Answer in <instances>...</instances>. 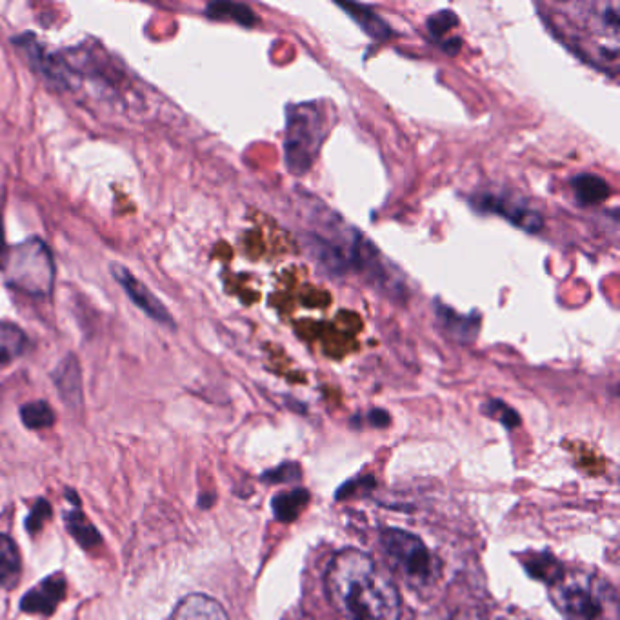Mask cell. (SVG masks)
I'll use <instances>...</instances> for the list:
<instances>
[{
  "mask_svg": "<svg viewBox=\"0 0 620 620\" xmlns=\"http://www.w3.org/2000/svg\"><path fill=\"white\" fill-rule=\"evenodd\" d=\"M173 620H230V617L217 600L193 593L180 600Z\"/></svg>",
  "mask_w": 620,
  "mask_h": 620,
  "instance_id": "cell-12",
  "label": "cell"
},
{
  "mask_svg": "<svg viewBox=\"0 0 620 620\" xmlns=\"http://www.w3.org/2000/svg\"><path fill=\"white\" fill-rule=\"evenodd\" d=\"M28 346L30 340L20 326L8 320H0V368L22 357Z\"/></svg>",
  "mask_w": 620,
  "mask_h": 620,
  "instance_id": "cell-15",
  "label": "cell"
},
{
  "mask_svg": "<svg viewBox=\"0 0 620 620\" xmlns=\"http://www.w3.org/2000/svg\"><path fill=\"white\" fill-rule=\"evenodd\" d=\"M473 208L484 213L499 215L528 233H539L544 228V219L539 211L533 210L526 202L510 193H493V191L480 193L477 197H473Z\"/></svg>",
  "mask_w": 620,
  "mask_h": 620,
  "instance_id": "cell-7",
  "label": "cell"
},
{
  "mask_svg": "<svg viewBox=\"0 0 620 620\" xmlns=\"http://www.w3.org/2000/svg\"><path fill=\"white\" fill-rule=\"evenodd\" d=\"M324 584L331 608L346 620L400 619L402 602L395 582L364 551H339Z\"/></svg>",
  "mask_w": 620,
  "mask_h": 620,
  "instance_id": "cell-1",
  "label": "cell"
},
{
  "mask_svg": "<svg viewBox=\"0 0 620 620\" xmlns=\"http://www.w3.org/2000/svg\"><path fill=\"white\" fill-rule=\"evenodd\" d=\"M51 517V506L48 500L40 499L33 510H31L30 517L26 520V528L30 533H37L42 528V524Z\"/></svg>",
  "mask_w": 620,
  "mask_h": 620,
  "instance_id": "cell-24",
  "label": "cell"
},
{
  "mask_svg": "<svg viewBox=\"0 0 620 620\" xmlns=\"http://www.w3.org/2000/svg\"><path fill=\"white\" fill-rule=\"evenodd\" d=\"M53 382L62 400L70 408H79L82 404V375H80L79 360L73 355H68L62 360L57 370L53 371Z\"/></svg>",
  "mask_w": 620,
  "mask_h": 620,
  "instance_id": "cell-11",
  "label": "cell"
},
{
  "mask_svg": "<svg viewBox=\"0 0 620 620\" xmlns=\"http://www.w3.org/2000/svg\"><path fill=\"white\" fill-rule=\"evenodd\" d=\"M206 17L211 20H231V22H237L240 26H246L251 28L257 24V15L255 11L251 10L250 6L246 4H240V2H210L206 6Z\"/></svg>",
  "mask_w": 620,
  "mask_h": 620,
  "instance_id": "cell-16",
  "label": "cell"
},
{
  "mask_svg": "<svg viewBox=\"0 0 620 620\" xmlns=\"http://www.w3.org/2000/svg\"><path fill=\"white\" fill-rule=\"evenodd\" d=\"M66 595V579L62 573H55L42 580L35 590L28 591L20 600V610L33 615H51L60 600Z\"/></svg>",
  "mask_w": 620,
  "mask_h": 620,
  "instance_id": "cell-9",
  "label": "cell"
},
{
  "mask_svg": "<svg viewBox=\"0 0 620 620\" xmlns=\"http://www.w3.org/2000/svg\"><path fill=\"white\" fill-rule=\"evenodd\" d=\"M308 500H310L308 491L295 490L291 493L277 495L271 502V506H273V513L277 519L282 520V522H291V520L297 519L300 511L306 508Z\"/></svg>",
  "mask_w": 620,
  "mask_h": 620,
  "instance_id": "cell-19",
  "label": "cell"
},
{
  "mask_svg": "<svg viewBox=\"0 0 620 620\" xmlns=\"http://www.w3.org/2000/svg\"><path fill=\"white\" fill-rule=\"evenodd\" d=\"M337 6L340 10L346 11L371 39L386 42L393 37L390 24L382 19L377 11L371 10L370 6L357 4V2H337Z\"/></svg>",
  "mask_w": 620,
  "mask_h": 620,
  "instance_id": "cell-13",
  "label": "cell"
},
{
  "mask_svg": "<svg viewBox=\"0 0 620 620\" xmlns=\"http://www.w3.org/2000/svg\"><path fill=\"white\" fill-rule=\"evenodd\" d=\"M550 597L566 620H620L619 593L597 571H562Z\"/></svg>",
  "mask_w": 620,
  "mask_h": 620,
  "instance_id": "cell-3",
  "label": "cell"
},
{
  "mask_svg": "<svg viewBox=\"0 0 620 620\" xmlns=\"http://www.w3.org/2000/svg\"><path fill=\"white\" fill-rule=\"evenodd\" d=\"M8 286L30 297L44 299L55 282V262L46 242L33 237L4 251L0 262Z\"/></svg>",
  "mask_w": 620,
  "mask_h": 620,
  "instance_id": "cell-5",
  "label": "cell"
},
{
  "mask_svg": "<svg viewBox=\"0 0 620 620\" xmlns=\"http://www.w3.org/2000/svg\"><path fill=\"white\" fill-rule=\"evenodd\" d=\"M484 411L490 415V417H495V419H499L506 428H517L520 424V417L515 413V411L511 410L508 404H504L502 400H490L486 406H484Z\"/></svg>",
  "mask_w": 620,
  "mask_h": 620,
  "instance_id": "cell-23",
  "label": "cell"
},
{
  "mask_svg": "<svg viewBox=\"0 0 620 620\" xmlns=\"http://www.w3.org/2000/svg\"><path fill=\"white\" fill-rule=\"evenodd\" d=\"M526 568L530 571L531 577L544 580L550 586L562 575V568H560L559 562L550 557V555H540V557L535 555L533 559L526 562Z\"/></svg>",
  "mask_w": 620,
  "mask_h": 620,
  "instance_id": "cell-21",
  "label": "cell"
},
{
  "mask_svg": "<svg viewBox=\"0 0 620 620\" xmlns=\"http://www.w3.org/2000/svg\"><path fill=\"white\" fill-rule=\"evenodd\" d=\"M457 24H459V19H457V15L450 10L437 11V13H433L430 19H428V22H426L431 37H435V39H442V37H444L451 28H455Z\"/></svg>",
  "mask_w": 620,
  "mask_h": 620,
  "instance_id": "cell-22",
  "label": "cell"
},
{
  "mask_svg": "<svg viewBox=\"0 0 620 620\" xmlns=\"http://www.w3.org/2000/svg\"><path fill=\"white\" fill-rule=\"evenodd\" d=\"M0 210H2V204H0ZM4 240H2V215H0V262H2V257H4Z\"/></svg>",
  "mask_w": 620,
  "mask_h": 620,
  "instance_id": "cell-26",
  "label": "cell"
},
{
  "mask_svg": "<svg viewBox=\"0 0 620 620\" xmlns=\"http://www.w3.org/2000/svg\"><path fill=\"white\" fill-rule=\"evenodd\" d=\"M20 575V557L15 542L8 535H0V586L11 590L17 586Z\"/></svg>",
  "mask_w": 620,
  "mask_h": 620,
  "instance_id": "cell-17",
  "label": "cell"
},
{
  "mask_svg": "<svg viewBox=\"0 0 620 620\" xmlns=\"http://www.w3.org/2000/svg\"><path fill=\"white\" fill-rule=\"evenodd\" d=\"M111 275L144 315H148L150 319L159 322L162 326L175 330V322H173L170 311L166 310V306L153 295V291L146 284H142L128 268L120 264H111Z\"/></svg>",
  "mask_w": 620,
  "mask_h": 620,
  "instance_id": "cell-8",
  "label": "cell"
},
{
  "mask_svg": "<svg viewBox=\"0 0 620 620\" xmlns=\"http://www.w3.org/2000/svg\"><path fill=\"white\" fill-rule=\"evenodd\" d=\"M435 315L439 320L440 328L450 339L462 342V344H471L477 340L480 331L479 313L462 315L459 311L450 308L448 304L435 300Z\"/></svg>",
  "mask_w": 620,
  "mask_h": 620,
  "instance_id": "cell-10",
  "label": "cell"
},
{
  "mask_svg": "<svg viewBox=\"0 0 620 620\" xmlns=\"http://www.w3.org/2000/svg\"><path fill=\"white\" fill-rule=\"evenodd\" d=\"M382 550L391 570L415 591L430 590L440 577V562L430 548L408 531H382Z\"/></svg>",
  "mask_w": 620,
  "mask_h": 620,
  "instance_id": "cell-6",
  "label": "cell"
},
{
  "mask_svg": "<svg viewBox=\"0 0 620 620\" xmlns=\"http://www.w3.org/2000/svg\"><path fill=\"white\" fill-rule=\"evenodd\" d=\"M326 117L317 102L291 104L286 110L284 164L291 175H306L326 139Z\"/></svg>",
  "mask_w": 620,
  "mask_h": 620,
  "instance_id": "cell-4",
  "label": "cell"
},
{
  "mask_svg": "<svg viewBox=\"0 0 620 620\" xmlns=\"http://www.w3.org/2000/svg\"><path fill=\"white\" fill-rule=\"evenodd\" d=\"M66 528L70 531L71 537L77 540L82 548H95L102 542V537H100L97 528L86 520L79 508L66 515Z\"/></svg>",
  "mask_w": 620,
  "mask_h": 620,
  "instance_id": "cell-18",
  "label": "cell"
},
{
  "mask_svg": "<svg viewBox=\"0 0 620 620\" xmlns=\"http://www.w3.org/2000/svg\"><path fill=\"white\" fill-rule=\"evenodd\" d=\"M571 190L580 206H593L610 199L611 186L595 173H580L571 179Z\"/></svg>",
  "mask_w": 620,
  "mask_h": 620,
  "instance_id": "cell-14",
  "label": "cell"
},
{
  "mask_svg": "<svg viewBox=\"0 0 620 620\" xmlns=\"http://www.w3.org/2000/svg\"><path fill=\"white\" fill-rule=\"evenodd\" d=\"M370 420L373 426H377V428H384V426H388V424H390V415H388L386 411L373 410L370 413Z\"/></svg>",
  "mask_w": 620,
  "mask_h": 620,
  "instance_id": "cell-25",
  "label": "cell"
},
{
  "mask_svg": "<svg viewBox=\"0 0 620 620\" xmlns=\"http://www.w3.org/2000/svg\"><path fill=\"white\" fill-rule=\"evenodd\" d=\"M575 55L611 77L619 71V2L555 4L540 15Z\"/></svg>",
  "mask_w": 620,
  "mask_h": 620,
  "instance_id": "cell-2",
  "label": "cell"
},
{
  "mask_svg": "<svg viewBox=\"0 0 620 620\" xmlns=\"http://www.w3.org/2000/svg\"><path fill=\"white\" fill-rule=\"evenodd\" d=\"M20 419L31 428V430H44L50 428L55 422V413L51 410L50 404L44 400L28 402L20 408Z\"/></svg>",
  "mask_w": 620,
  "mask_h": 620,
  "instance_id": "cell-20",
  "label": "cell"
}]
</instances>
